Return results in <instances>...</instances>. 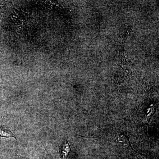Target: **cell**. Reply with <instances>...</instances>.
<instances>
[{
  "label": "cell",
  "instance_id": "2",
  "mask_svg": "<svg viewBox=\"0 0 159 159\" xmlns=\"http://www.w3.org/2000/svg\"><path fill=\"white\" fill-rule=\"evenodd\" d=\"M0 137L6 138L12 137L16 139V137L15 136L11 131L8 130L3 126H0Z\"/></svg>",
  "mask_w": 159,
  "mask_h": 159
},
{
  "label": "cell",
  "instance_id": "4",
  "mask_svg": "<svg viewBox=\"0 0 159 159\" xmlns=\"http://www.w3.org/2000/svg\"><path fill=\"white\" fill-rule=\"evenodd\" d=\"M15 159H26L25 158H24L22 157H20L19 156L17 157H16Z\"/></svg>",
  "mask_w": 159,
  "mask_h": 159
},
{
  "label": "cell",
  "instance_id": "3",
  "mask_svg": "<svg viewBox=\"0 0 159 159\" xmlns=\"http://www.w3.org/2000/svg\"><path fill=\"white\" fill-rule=\"evenodd\" d=\"M118 140V142H119V143H122V144H125V145H130L129 138L125 134H121L119 136Z\"/></svg>",
  "mask_w": 159,
  "mask_h": 159
},
{
  "label": "cell",
  "instance_id": "1",
  "mask_svg": "<svg viewBox=\"0 0 159 159\" xmlns=\"http://www.w3.org/2000/svg\"><path fill=\"white\" fill-rule=\"evenodd\" d=\"M71 151V148L67 140H66L64 142L61 148V159H67L69 153Z\"/></svg>",
  "mask_w": 159,
  "mask_h": 159
}]
</instances>
